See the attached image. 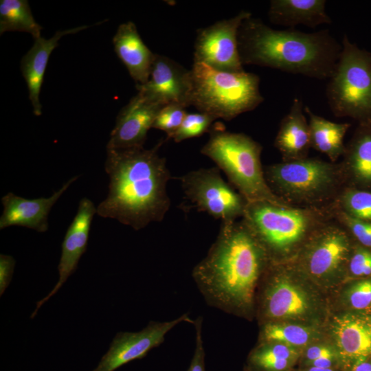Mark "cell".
I'll return each mask as SVG.
<instances>
[{
	"mask_svg": "<svg viewBox=\"0 0 371 371\" xmlns=\"http://www.w3.org/2000/svg\"><path fill=\"white\" fill-rule=\"evenodd\" d=\"M349 270L355 277L368 278L371 276V250L357 248L349 262Z\"/></svg>",
	"mask_w": 371,
	"mask_h": 371,
	"instance_id": "obj_33",
	"label": "cell"
},
{
	"mask_svg": "<svg viewBox=\"0 0 371 371\" xmlns=\"http://www.w3.org/2000/svg\"><path fill=\"white\" fill-rule=\"evenodd\" d=\"M344 202L350 216L366 221H371V192H348L344 197Z\"/></svg>",
	"mask_w": 371,
	"mask_h": 371,
	"instance_id": "obj_31",
	"label": "cell"
},
{
	"mask_svg": "<svg viewBox=\"0 0 371 371\" xmlns=\"http://www.w3.org/2000/svg\"><path fill=\"white\" fill-rule=\"evenodd\" d=\"M186 109V106L175 103L164 105L159 111L152 128L164 131L167 139H171L188 113Z\"/></svg>",
	"mask_w": 371,
	"mask_h": 371,
	"instance_id": "obj_29",
	"label": "cell"
},
{
	"mask_svg": "<svg viewBox=\"0 0 371 371\" xmlns=\"http://www.w3.org/2000/svg\"><path fill=\"white\" fill-rule=\"evenodd\" d=\"M334 346L344 365L371 358V315L355 311L335 317L332 324Z\"/></svg>",
	"mask_w": 371,
	"mask_h": 371,
	"instance_id": "obj_16",
	"label": "cell"
},
{
	"mask_svg": "<svg viewBox=\"0 0 371 371\" xmlns=\"http://www.w3.org/2000/svg\"><path fill=\"white\" fill-rule=\"evenodd\" d=\"M114 50L128 69L136 85L145 84L149 78L155 54L141 38L132 21L121 24L113 38Z\"/></svg>",
	"mask_w": 371,
	"mask_h": 371,
	"instance_id": "obj_20",
	"label": "cell"
},
{
	"mask_svg": "<svg viewBox=\"0 0 371 371\" xmlns=\"http://www.w3.org/2000/svg\"><path fill=\"white\" fill-rule=\"evenodd\" d=\"M153 148L107 149L104 169L109 191L97 206V214L116 219L139 230L161 221L170 207L167 184L171 178L166 158Z\"/></svg>",
	"mask_w": 371,
	"mask_h": 371,
	"instance_id": "obj_2",
	"label": "cell"
},
{
	"mask_svg": "<svg viewBox=\"0 0 371 371\" xmlns=\"http://www.w3.org/2000/svg\"><path fill=\"white\" fill-rule=\"evenodd\" d=\"M325 0H272L268 16L271 23L285 26L299 24L315 27L330 24Z\"/></svg>",
	"mask_w": 371,
	"mask_h": 371,
	"instance_id": "obj_21",
	"label": "cell"
},
{
	"mask_svg": "<svg viewBox=\"0 0 371 371\" xmlns=\"http://www.w3.org/2000/svg\"><path fill=\"white\" fill-rule=\"evenodd\" d=\"M349 252L344 233L332 229L321 235L310 248L306 264L308 273L317 279L326 280L340 272Z\"/></svg>",
	"mask_w": 371,
	"mask_h": 371,
	"instance_id": "obj_19",
	"label": "cell"
},
{
	"mask_svg": "<svg viewBox=\"0 0 371 371\" xmlns=\"http://www.w3.org/2000/svg\"><path fill=\"white\" fill-rule=\"evenodd\" d=\"M269 202L248 203L245 221L267 254L283 252L297 243L305 234L308 219L301 211Z\"/></svg>",
	"mask_w": 371,
	"mask_h": 371,
	"instance_id": "obj_8",
	"label": "cell"
},
{
	"mask_svg": "<svg viewBox=\"0 0 371 371\" xmlns=\"http://www.w3.org/2000/svg\"><path fill=\"white\" fill-rule=\"evenodd\" d=\"M266 181L289 194L308 196L328 188L334 179L333 166L316 159H296L266 169Z\"/></svg>",
	"mask_w": 371,
	"mask_h": 371,
	"instance_id": "obj_12",
	"label": "cell"
},
{
	"mask_svg": "<svg viewBox=\"0 0 371 371\" xmlns=\"http://www.w3.org/2000/svg\"><path fill=\"white\" fill-rule=\"evenodd\" d=\"M187 207L203 212L221 223L245 215L247 201L221 177L218 167L199 168L179 177Z\"/></svg>",
	"mask_w": 371,
	"mask_h": 371,
	"instance_id": "obj_7",
	"label": "cell"
},
{
	"mask_svg": "<svg viewBox=\"0 0 371 371\" xmlns=\"http://www.w3.org/2000/svg\"><path fill=\"white\" fill-rule=\"evenodd\" d=\"M341 52L326 89L333 113L362 122L371 120V53L344 35Z\"/></svg>",
	"mask_w": 371,
	"mask_h": 371,
	"instance_id": "obj_6",
	"label": "cell"
},
{
	"mask_svg": "<svg viewBox=\"0 0 371 371\" xmlns=\"http://www.w3.org/2000/svg\"><path fill=\"white\" fill-rule=\"evenodd\" d=\"M363 131L355 138L349 150V160L355 175L371 182V120L363 122Z\"/></svg>",
	"mask_w": 371,
	"mask_h": 371,
	"instance_id": "obj_27",
	"label": "cell"
},
{
	"mask_svg": "<svg viewBox=\"0 0 371 371\" xmlns=\"http://www.w3.org/2000/svg\"><path fill=\"white\" fill-rule=\"evenodd\" d=\"M251 16L242 10L235 16L218 21L198 30L194 63L205 64L226 72L243 71L238 47V33L242 23Z\"/></svg>",
	"mask_w": 371,
	"mask_h": 371,
	"instance_id": "obj_9",
	"label": "cell"
},
{
	"mask_svg": "<svg viewBox=\"0 0 371 371\" xmlns=\"http://www.w3.org/2000/svg\"><path fill=\"white\" fill-rule=\"evenodd\" d=\"M267 258L245 221L221 223L216 240L193 268L192 277L209 306L248 316L255 308Z\"/></svg>",
	"mask_w": 371,
	"mask_h": 371,
	"instance_id": "obj_1",
	"label": "cell"
},
{
	"mask_svg": "<svg viewBox=\"0 0 371 371\" xmlns=\"http://www.w3.org/2000/svg\"><path fill=\"white\" fill-rule=\"evenodd\" d=\"M88 27L87 25H82L57 31L49 39L43 37L36 38L32 47L22 58L21 70L27 85L29 99L32 104L34 115H41L42 113L39 95L48 60L52 51L57 47L59 40L63 36L74 34Z\"/></svg>",
	"mask_w": 371,
	"mask_h": 371,
	"instance_id": "obj_18",
	"label": "cell"
},
{
	"mask_svg": "<svg viewBox=\"0 0 371 371\" xmlns=\"http://www.w3.org/2000/svg\"><path fill=\"white\" fill-rule=\"evenodd\" d=\"M344 299L352 310L365 311L371 308V277L362 278L350 284L344 292Z\"/></svg>",
	"mask_w": 371,
	"mask_h": 371,
	"instance_id": "obj_30",
	"label": "cell"
},
{
	"mask_svg": "<svg viewBox=\"0 0 371 371\" xmlns=\"http://www.w3.org/2000/svg\"><path fill=\"white\" fill-rule=\"evenodd\" d=\"M321 359L337 360L343 365L341 359L335 346L324 344L309 345L306 347L302 351L298 363H300V368L306 367L312 362Z\"/></svg>",
	"mask_w": 371,
	"mask_h": 371,
	"instance_id": "obj_32",
	"label": "cell"
},
{
	"mask_svg": "<svg viewBox=\"0 0 371 371\" xmlns=\"http://www.w3.org/2000/svg\"><path fill=\"white\" fill-rule=\"evenodd\" d=\"M245 371H247V370H245Z\"/></svg>",
	"mask_w": 371,
	"mask_h": 371,
	"instance_id": "obj_39",
	"label": "cell"
},
{
	"mask_svg": "<svg viewBox=\"0 0 371 371\" xmlns=\"http://www.w3.org/2000/svg\"><path fill=\"white\" fill-rule=\"evenodd\" d=\"M97 207L91 200L83 197L79 202L77 213L69 226L62 243V252L58 271L59 279L54 289L41 300L30 318L33 319L40 307L53 296L76 271L82 255L86 251L91 222Z\"/></svg>",
	"mask_w": 371,
	"mask_h": 371,
	"instance_id": "obj_14",
	"label": "cell"
},
{
	"mask_svg": "<svg viewBox=\"0 0 371 371\" xmlns=\"http://www.w3.org/2000/svg\"><path fill=\"white\" fill-rule=\"evenodd\" d=\"M209 133L201 153L215 162L248 203L262 201L284 206L267 183L258 143L245 134L227 131L222 125L212 126Z\"/></svg>",
	"mask_w": 371,
	"mask_h": 371,
	"instance_id": "obj_4",
	"label": "cell"
},
{
	"mask_svg": "<svg viewBox=\"0 0 371 371\" xmlns=\"http://www.w3.org/2000/svg\"><path fill=\"white\" fill-rule=\"evenodd\" d=\"M344 371H371V358L358 360L345 369Z\"/></svg>",
	"mask_w": 371,
	"mask_h": 371,
	"instance_id": "obj_37",
	"label": "cell"
},
{
	"mask_svg": "<svg viewBox=\"0 0 371 371\" xmlns=\"http://www.w3.org/2000/svg\"><path fill=\"white\" fill-rule=\"evenodd\" d=\"M302 350L278 342H260L247 358V371H292Z\"/></svg>",
	"mask_w": 371,
	"mask_h": 371,
	"instance_id": "obj_23",
	"label": "cell"
},
{
	"mask_svg": "<svg viewBox=\"0 0 371 371\" xmlns=\"http://www.w3.org/2000/svg\"><path fill=\"white\" fill-rule=\"evenodd\" d=\"M137 93L162 106L175 103L186 108L190 104V69L163 55H155L148 80L136 85Z\"/></svg>",
	"mask_w": 371,
	"mask_h": 371,
	"instance_id": "obj_13",
	"label": "cell"
},
{
	"mask_svg": "<svg viewBox=\"0 0 371 371\" xmlns=\"http://www.w3.org/2000/svg\"><path fill=\"white\" fill-rule=\"evenodd\" d=\"M43 27L34 19L26 0L0 1V34L19 31L30 34L35 39L41 36Z\"/></svg>",
	"mask_w": 371,
	"mask_h": 371,
	"instance_id": "obj_25",
	"label": "cell"
},
{
	"mask_svg": "<svg viewBox=\"0 0 371 371\" xmlns=\"http://www.w3.org/2000/svg\"><path fill=\"white\" fill-rule=\"evenodd\" d=\"M15 266V260L8 255H0V295L10 284Z\"/></svg>",
	"mask_w": 371,
	"mask_h": 371,
	"instance_id": "obj_36",
	"label": "cell"
},
{
	"mask_svg": "<svg viewBox=\"0 0 371 371\" xmlns=\"http://www.w3.org/2000/svg\"><path fill=\"white\" fill-rule=\"evenodd\" d=\"M344 219L357 240L364 246L371 247V223L349 214H344Z\"/></svg>",
	"mask_w": 371,
	"mask_h": 371,
	"instance_id": "obj_35",
	"label": "cell"
},
{
	"mask_svg": "<svg viewBox=\"0 0 371 371\" xmlns=\"http://www.w3.org/2000/svg\"><path fill=\"white\" fill-rule=\"evenodd\" d=\"M162 106L137 93L120 111L106 148L144 147L148 131Z\"/></svg>",
	"mask_w": 371,
	"mask_h": 371,
	"instance_id": "obj_15",
	"label": "cell"
},
{
	"mask_svg": "<svg viewBox=\"0 0 371 371\" xmlns=\"http://www.w3.org/2000/svg\"><path fill=\"white\" fill-rule=\"evenodd\" d=\"M190 104L216 119L231 120L261 104L259 77L253 73L226 72L194 63Z\"/></svg>",
	"mask_w": 371,
	"mask_h": 371,
	"instance_id": "obj_5",
	"label": "cell"
},
{
	"mask_svg": "<svg viewBox=\"0 0 371 371\" xmlns=\"http://www.w3.org/2000/svg\"><path fill=\"white\" fill-rule=\"evenodd\" d=\"M261 286L257 312L262 323L302 317L311 310L308 294L282 275L266 278Z\"/></svg>",
	"mask_w": 371,
	"mask_h": 371,
	"instance_id": "obj_11",
	"label": "cell"
},
{
	"mask_svg": "<svg viewBox=\"0 0 371 371\" xmlns=\"http://www.w3.org/2000/svg\"><path fill=\"white\" fill-rule=\"evenodd\" d=\"M292 371H344V370L339 368H325L308 366V367L300 368V369L297 370H293Z\"/></svg>",
	"mask_w": 371,
	"mask_h": 371,
	"instance_id": "obj_38",
	"label": "cell"
},
{
	"mask_svg": "<svg viewBox=\"0 0 371 371\" xmlns=\"http://www.w3.org/2000/svg\"><path fill=\"white\" fill-rule=\"evenodd\" d=\"M304 112L309 117L311 145L332 160L336 159L344 151V137L350 124L327 120L314 114L308 106H304Z\"/></svg>",
	"mask_w": 371,
	"mask_h": 371,
	"instance_id": "obj_24",
	"label": "cell"
},
{
	"mask_svg": "<svg viewBox=\"0 0 371 371\" xmlns=\"http://www.w3.org/2000/svg\"><path fill=\"white\" fill-rule=\"evenodd\" d=\"M215 120H216L215 117L207 113H188L171 139L175 142H181L190 138L201 136L210 131Z\"/></svg>",
	"mask_w": 371,
	"mask_h": 371,
	"instance_id": "obj_28",
	"label": "cell"
},
{
	"mask_svg": "<svg viewBox=\"0 0 371 371\" xmlns=\"http://www.w3.org/2000/svg\"><path fill=\"white\" fill-rule=\"evenodd\" d=\"M195 328V348L187 371H205V349L202 336L203 317H198L193 324Z\"/></svg>",
	"mask_w": 371,
	"mask_h": 371,
	"instance_id": "obj_34",
	"label": "cell"
},
{
	"mask_svg": "<svg viewBox=\"0 0 371 371\" xmlns=\"http://www.w3.org/2000/svg\"><path fill=\"white\" fill-rule=\"evenodd\" d=\"M242 64L256 65L319 80L332 76L342 45L328 30L306 33L278 30L251 16L238 30Z\"/></svg>",
	"mask_w": 371,
	"mask_h": 371,
	"instance_id": "obj_3",
	"label": "cell"
},
{
	"mask_svg": "<svg viewBox=\"0 0 371 371\" xmlns=\"http://www.w3.org/2000/svg\"><path fill=\"white\" fill-rule=\"evenodd\" d=\"M314 336L308 327L280 322L264 323L260 335V342H278L300 350L311 345Z\"/></svg>",
	"mask_w": 371,
	"mask_h": 371,
	"instance_id": "obj_26",
	"label": "cell"
},
{
	"mask_svg": "<svg viewBox=\"0 0 371 371\" xmlns=\"http://www.w3.org/2000/svg\"><path fill=\"white\" fill-rule=\"evenodd\" d=\"M182 322L194 324L188 313L166 322L150 321L138 332H120L113 338L106 353L93 371H115L122 366L144 357L152 349L158 347L166 334Z\"/></svg>",
	"mask_w": 371,
	"mask_h": 371,
	"instance_id": "obj_10",
	"label": "cell"
},
{
	"mask_svg": "<svg viewBox=\"0 0 371 371\" xmlns=\"http://www.w3.org/2000/svg\"><path fill=\"white\" fill-rule=\"evenodd\" d=\"M79 176L65 183L49 197L27 199L8 192L1 198L3 207L0 217V229L10 226H21L38 232L47 231L48 215L53 205Z\"/></svg>",
	"mask_w": 371,
	"mask_h": 371,
	"instance_id": "obj_17",
	"label": "cell"
},
{
	"mask_svg": "<svg viewBox=\"0 0 371 371\" xmlns=\"http://www.w3.org/2000/svg\"><path fill=\"white\" fill-rule=\"evenodd\" d=\"M302 101L295 98L289 113L282 120L276 138V146L286 157L302 156L311 146L308 124Z\"/></svg>",
	"mask_w": 371,
	"mask_h": 371,
	"instance_id": "obj_22",
	"label": "cell"
}]
</instances>
